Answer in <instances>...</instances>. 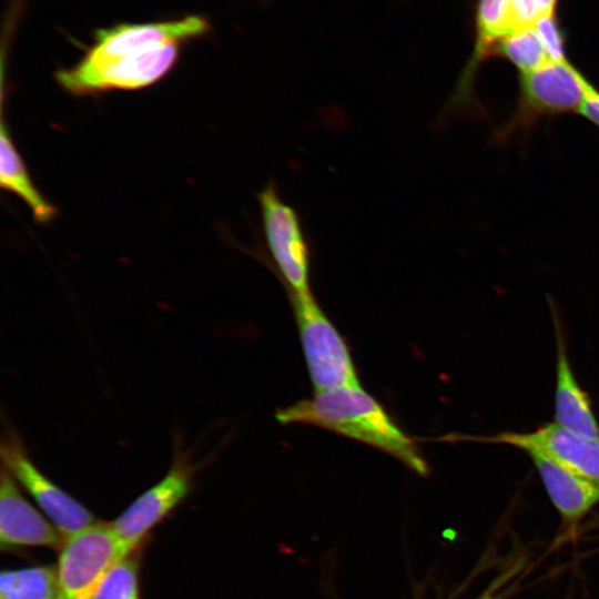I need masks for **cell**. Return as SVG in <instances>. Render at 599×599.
I'll return each instance as SVG.
<instances>
[{
  "label": "cell",
  "instance_id": "cell-11",
  "mask_svg": "<svg viewBox=\"0 0 599 599\" xmlns=\"http://www.w3.org/2000/svg\"><path fill=\"white\" fill-rule=\"evenodd\" d=\"M476 40L470 59L466 63L447 102L445 113L480 111L474 91L478 67L489 58L506 35L514 32L510 18V0H478L476 8ZM481 112V111H480Z\"/></svg>",
  "mask_w": 599,
  "mask_h": 599
},
{
  "label": "cell",
  "instance_id": "cell-13",
  "mask_svg": "<svg viewBox=\"0 0 599 599\" xmlns=\"http://www.w3.org/2000/svg\"><path fill=\"white\" fill-rule=\"evenodd\" d=\"M551 316L556 337L555 423L571 432L599 438V423L588 394L572 372L555 305H551Z\"/></svg>",
  "mask_w": 599,
  "mask_h": 599
},
{
  "label": "cell",
  "instance_id": "cell-19",
  "mask_svg": "<svg viewBox=\"0 0 599 599\" xmlns=\"http://www.w3.org/2000/svg\"><path fill=\"white\" fill-rule=\"evenodd\" d=\"M532 28L550 61H568L566 54V33L562 30L556 13L541 18Z\"/></svg>",
  "mask_w": 599,
  "mask_h": 599
},
{
  "label": "cell",
  "instance_id": "cell-5",
  "mask_svg": "<svg viewBox=\"0 0 599 599\" xmlns=\"http://www.w3.org/2000/svg\"><path fill=\"white\" fill-rule=\"evenodd\" d=\"M196 469L191 454L183 449L180 439H175L173 460L164 477L111 522L122 558L128 557L146 532L185 499Z\"/></svg>",
  "mask_w": 599,
  "mask_h": 599
},
{
  "label": "cell",
  "instance_id": "cell-12",
  "mask_svg": "<svg viewBox=\"0 0 599 599\" xmlns=\"http://www.w3.org/2000/svg\"><path fill=\"white\" fill-rule=\"evenodd\" d=\"M1 547L39 546L60 549L64 538L22 495L18 483L2 466L0 480Z\"/></svg>",
  "mask_w": 599,
  "mask_h": 599
},
{
  "label": "cell",
  "instance_id": "cell-20",
  "mask_svg": "<svg viewBox=\"0 0 599 599\" xmlns=\"http://www.w3.org/2000/svg\"><path fill=\"white\" fill-rule=\"evenodd\" d=\"M559 0H510L512 30L532 28L541 18L556 13Z\"/></svg>",
  "mask_w": 599,
  "mask_h": 599
},
{
  "label": "cell",
  "instance_id": "cell-6",
  "mask_svg": "<svg viewBox=\"0 0 599 599\" xmlns=\"http://www.w3.org/2000/svg\"><path fill=\"white\" fill-rule=\"evenodd\" d=\"M122 559L111 522L99 521L65 538L57 564V599H90Z\"/></svg>",
  "mask_w": 599,
  "mask_h": 599
},
{
  "label": "cell",
  "instance_id": "cell-18",
  "mask_svg": "<svg viewBox=\"0 0 599 599\" xmlns=\"http://www.w3.org/2000/svg\"><path fill=\"white\" fill-rule=\"evenodd\" d=\"M90 599H139L136 560L129 555L113 565Z\"/></svg>",
  "mask_w": 599,
  "mask_h": 599
},
{
  "label": "cell",
  "instance_id": "cell-16",
  "mask_svg": "<svg viewBox=\"0 0 599 599\" xmlns=\"http://www.w3.org/2000/svg\"><path fill=\"white\" fill-rule=\"evenodd\" d=\"M57 598V566H34L1 572L0 599Z\"/></svg>",
  "mask_w": 599,
  "mask_h": 599
},
{
  "label": "cell",
  "instance_id": "cell-4",
  "mask_svg": "<svg viewBox=\"0 0 599 599\" xmlns=\"http://www.w3.org/2000/svg\"><path fill=\"white\" fill-rule=\"evenodd\" d=\"M263 233L276 271L291 293H309L311 247L296 210L273 183L258 194Z\"/></svg>",
  "mask_w": 599,
  "mask_h": 599
},
{
  "label": "cell",
  "instance_id": "cell-3",
  "mask_svg": "<svg viewBox=\"0 0 599 599\" xmlns=\"http://www.w3.org/2000/svg\"><path fill=\"white\" fill-rule=\"evenodd\" d=\"M309 376L317 392L359 385L349 349L312 292L291 293Z\"/></svg>",
  "mask_w": 599,
  "mask_h": 599
},
{
  "label": "cell",
  "instance_id": "cell-10",
  "mask_svg": "<svg viewBox=\"0 0 599 599\" xmlns=\"http://www.w3.org/2000/svg\"><path fill=\"white\" fill-rule=\"evenodd\" d=\"M209 29L201 17L141 24H119L99 30L85 57L88 63H103L126 55L150 51L189 38L199 37Z\"/></svg>",
  "mask_w": 599,
  "mask_h": 599
},
{
  "label": "cell",
  "instance_id": "cell-22",
  "mask_svg": "<svg viewBox=\"0 0 599 599\" xmlns=\"http://www.w3.org/2000/svg\"><path fill=\"white\" fill-rule=\"evenodd\" d=\"M478 599H498V598L495 597V596H491V595L486 593V595L481 596V597L478 598Z\"/></svg>",
  "mask_w": 599,
  "mask_h": 599
},
{
  "label": "cell",
  "instance_id": "cell-14",
  "mask_svg": "<svg viewBox=\"0 0 599 599\" xmlns=\"http://www.w3.org/2000/svg\"><path fill=\"white\" fill-rule=\"evenodd\" d=\"M561 518L575 526L599 502V488L558 463L536 453L527 454Z\"/></svg>",
  "mask_w": 599,
  "mask_h": 599
},
{
  "label": "cell",
  "instance_id": "cell-1",
  "mask_svg": "<svg viewBox=\"0 0 599 599\" xmlns=\"http://www.w3.org/2000/svg\"><path fill=\"white\" fill-rule=\"evenodd\" d=\"M282 424L305 423L365 443L396 457L419 475L427 464L414 440L390 418L384 407L359 385L317 392L276 413Z\"/></svg>",
  "mask_w": 599,
  "mask_h": 599
},
{
  "label": "cell",
  "instance_id": "cell-7",
  "mask_svg": "<svg viewBox=\"0 0 599 599\" xmlns=\"http://www.w3.org/2000/svg\"><path fill=\"white\" fill-rule=\"evenodd\" d=\"M0 451L2 466L33 498L64 539L99 522L90 510L38 468L11 427L4 432Z\"/></svg>",
  "mask_w": 599,
  "mask_h": 599
},
{
  "label": "cell",
  "instance_id": "cell-2",
  "mask_svg": "<svg viewBox=\"0 0 599 599\" xmlns=\"http://www.w3.org/2000/svg\"><path fill=\"white\" fill-rule=\"evenodd\" d=\"M593 84L568 61H549L519 73L518 95L508 119L496 130L495 139L506 142L529 132L540 120L579 113Z\"/></svg>",
  "mask_w": 599,
  "mask_h": 599
},
{
  "label": "cell",
  "instance_id": "cell-15",
  "mask_svg": "<svg viewBox=\"0 0 599 599\" xmlns=\"http://www.w3.org/2000/svg\"><path fill=\"white\" fill-rule=\"evenodd\" d=\"M1 146H0V184L3 189L16 193L28 204L35 220L40 223L50 221L57 213V210L42 197L32 184L26 165L16 151L10 135L4 126L1 125Z\"/></svg>",
  "mask_w": 599,
  "mask_h": 599
},
{
  "label": "cell",
  "instance_id": "cell-17",
  "mask_svg": "<svg viewBox=\"0 0 599 599\" xmlns=\"http://www.w3.org/2000/svg\"><path fill=\"white\" fill-rule=\"evenodd\" d=\"M494 57L506 59L519 73L532 71L550 61L534 28L506 35L497 44Z\"/></svg>",
  "mask_w": 599,
  "mask_h": 599
},
{
  "label": "cell",
  "instance_id": "cell-8",
  "mask_svg": "<svg viewBox=\"0 0 599 599\" xmlns=\"http://www.w3.org/2000/svg\"><path fill=\"white\" fill-rule=\"evenodd\" d=\"M177 43L126 55L103 63L81 60L57 74L58 82L69 92L83 94L111 89H139L159 81L176 62Z\"/></svg>",
  "mask_w": 599,
  "mask_h": 599
},
{
  "label": "cell",
  "instance_id": "cell-9",
  "mask_svg": "<svg viewBox=\"0 0 599 599\" xmlns=\"http://www.w3.org/2000/svg\"><path fill=\"white\" fill-rule=\"evenodd\" d=\"M502 444L525 453L540 454L599 488V438L588 437L547 423L532 432H502L489 436H458V439Z\"/></svg>",
  "mask_w": 599,
  "mask_h": 599
},
{
  "label": "cell",
  "instance_id": "cell-21",
  "mask_svg": "<svg viewBox=\"0 0 599 599\" xmlns=\"http://www.w3.org/2000/svg\"><path fill=\"white\" fill-rule=\"evenodd\" d=\"M579 114L599 128V90L595 85L586 97Z\"/></svg>",
  "mask_w": 599,
  "mask_h": 599
}]
</instances>
